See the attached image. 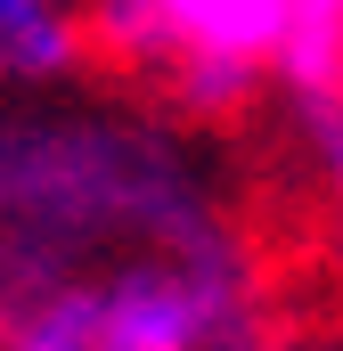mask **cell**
<instances>
[{
  "mask_svg": "<svg viewBox=\"0 0 343 351\" xmlns=\"http://www.w3.org/2000/svg\"><path fill=\"white\" fill-rule=\"evenodd\" d=\"M221 229L196 164L106 114H0V286L82 269L98 245H172Z\"/></svg>",
  "mask_w": 343,
  "mask_h": 351,
  "instance_id": "cell-1",
  "label": "cell"
},
{
  "mask_svg": "<svg viewBox=\"0 0 343 351\" xmlns=\"http://www.w3.org/2000/svg\"><path fill=\"white\" fill-rule=\"evenodd\" d=\"M90 294V351H221L254 343L261 302L254 262L229 229L123 245L106 269H82Z\"/></svg>",
  "mask_w": 343,
  "mask_h": 351,
  "instance_id": "cell-2",
  "label": "cell"
},
{
  "mask_svg": "<svg viewBox=\"0 0 343 351\" xmlns=\"http://www.w3.org/2000/svg\"><path fill=\"white\" fill-rule=\"evenodd\" d=\"M90 58L82 0H0V90H58Z\"/></svg>",
  "mask_w": 343,
  "mask_h": 351,
  "instance_id": "cell-3",
  "label": "cell"
},
{
  "mask_svg": "<svg viewBox=\"0 0 343 351\" xmlns=\"http://www.w3.org/2000/svg\"><path fill=\"white\" fill-rule=\"evenodd\" d=\"M172 8V41L180 49H229V58H278L286 33V0H164Z\"/></svg>",
  "mask_w": 343,
  "mask_h": 351,
  "instance_id": "cell-4",
  "label": "cell"
},
{
  "mask_svg": "<svg viewBox=\"0 0 343 351\" xmlns=\"http://www.w3.org/2000/svg\"><path fill=\"white\" fill-rule=\"evenodd\" d=\"M82 25H90V58H106L123 74H147L156 82L172 58H180L164 0H82Z\"/></svg>",
  "mask_w": 343,
  "mask_h": 351,
  "instance_id": "cell-5",
  "label": "cell"
},
{
  "mask_svg": "<svg viewBox=\"0 0 343 351\" xmlns=\"http://www.w3.org/2000/svg\"><path fill=\"white\" fill-rule=\"evenodd\" d=\"M156 82L172 90V106H180L188 123H229V114L254 106L261 66H254V58H229V49H180Z\"/></svg>",
  "mask_w": 343,
  "mask_h": 351,
  "instance_id": "cell-6",
  "label": "cell"
},
{
  "mask_svg": "<svg viewBox=\"0 0 343 351\" xmlns=\"http://www.w3.org/2000/svg\"><path fill=\"white\" fill-rule=\"evenodd\" d=\"M270 66L294 82V98L343 90V0H286V33Z\"/></svg>",
  "mask_w": 343,
  "mask_h": 351,
  "instance_id": "cell-7",
  "label": "cell"
},
{
  "mask_svg": "<svg viewBox=\"0 0 343 351\" xmlns=\"http://www.w3.org/2000/svg\"><path fill=\"white\" fill-rule=\"evenodd\" d=\"M303 131H311V156H319V172H327V188L343 204V90H311L303 98Z\"/></svg>",
  "mask_w": 343,
  "mask_h": 351,
  "instance_id": "cell-8",
  "label": "cell"
},
{
  "mask_svg": "<svg viewBox=\"0 0 343 351\" xmlns=\"http://www.w3.org/2000/svg\"><path fill=\"white\" fill-rule=\"evenodd\" d=\"M327 254H335V278H343V213H335V245H327Z\"/></svg>",
  "mask_w": 343,
  "mask_h": 351,
  "instance_id": "cell-9",
  "label": "cell"
}]
</instances>
